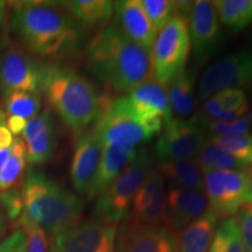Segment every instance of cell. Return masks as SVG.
Wrapping results in <instances>:
<instances>
[{"label": "cell", "mask_w": 252, "mask_h": 252, "mask_svg": "<svg viewBox=\"0 0 252 252\" xmlns=\"http://www.w3.org/2000/svg\"><path fill=\"white\" fill-rule=\"evenodd\" d=\"M11 7L9 26L31 54L56 61L71 58L83 47L84 30L61 2L19 1Z\"/></svg>", "instance_id": "cell-1"}, {"label": "cell", "mask_w": 252, "mask_h": 252, "mask_svg": "<svg viewBox=\"0 0 252 252\" xmlns=\"http://www.w3.org/2000/svg\"><path fill=\"white\" fill-rule=\"evenodd\" d=\"M86 62L110 97L128 94L153 76L151 53L128 39L117 25H106L91 37Z\"/></svg>", "instance_id": "cell-2"}, {"label": "cell", "mask_w": 252, "mask_h": 252, "mask_svg": "<svg viewBox=\"0 0 252 252\" xmlns=\"http://www.w3.org/2000/svg\"><path fill=\"white\" fill-rule=\"evenodd\" d=\"M41 94L64 125L77 134L97 122L110 97L77 70L60 64H45Z\"/></svg>", "instance_id": "cell-3"}, {"label": "cell", "mask_w": 252, "mask_h": 252, "mask_svg": "<svg viewBox=\"0 0 252 252\" xmlns=\"http://www.w3.org/2000/svg\"><path fill=\"white\" fill-rule=\"evenodd\" d=\"M21 193L25 215L53 237L81 222L83 201L40 169L25 172Z\"/></svg>", "instance_id": "cell-4"}, {"label": "cell", "mask_w": 252, "mask_h": 252, "mask_svg": "<svg viewBox=\"0 0 252 252\" xmlns=\"http://www.w3.org/2000/svg\"><path fill=\"white\" fill-rule=\"evenodd\" d=\"M152 169V156L147 149L139 147L124 171L97 196L93 213L94 219L116 225L122 222L127 216L133 197Z\"/></svg>", "instance_id": "cell-5"}, {"label": "cell", "mask_w": 252, "mask_h": 252, "mask_svg": "<svg viewBox=\"0 0 252 252\" xmlns=\"http://www.w3.org/2000/svg\"><path fill=\"white\" fill-rule=\"evenodd\" d=\"M190 40L188 23L175 15L159 32L152 48L153 76L158 83L168 87L187 65Z\"/></svg>", "instance_id": "cell-6"}, {"label": "cell", "mask_w": 252, "mask_h": 252, "mask_svg": "<svg viewBox=\"0 0 252 252\" xmlns=\"http://www.w3.org/2000/svg\"><path fill=\"white\" fill-rule=\"evenodd\" d=\"M203 189L208 210L219 219L231 217L245 204L252 203V182L245 171L208 172L203 174Z\"/></svg>", "instance_id": "cell-7"}, {"label": "cell", "mask_w": 252, "mask_h": 252, "mask_svg": "<svg viewBox=\"0 0 252 252\" xmlns=\"http://www.w3.org/2000/svg\"><path fill=\"white\" fill-rule=\"evenodd\" d=\"M93 127L104 147H138L154 137L153 132L133 117L126 106L124 96L109 97Z\"/></svg>", "instance_id": "cell-8"}, {"label": "cell", "mask_w": 252, "mask_h": 252, "mask_svg": "<svg viewBox=\"0 0 252 252\" xmlns=\"http://www.w3.org/2000/svg\"><path fill=\"white\" fill-rule=\"evenodd\" d=\"M229 89L252 94V52L239 50L208 65L200 76L196 96L200 100H207Z\"/></svg>", "instance_id": "cell-9"}, {"label": "cell", "mask_w": 252, "mask_h": 252, "mask_svg": "<svg viewBox=\"0 0 252 252\" xmlns=\"http://www.w3.org/2000/svg\"><path fill=\"white\" fill-rule=\"evenodd\" d=\"M206 141L204 126L198 116L184 121L172 118L163 126L154 152L159 162L194 159Z\"/></svg>", "instance_id": "cell-10"}, {"label": "cell", "mask_w": 252, "mask_h": 252, "mask_svg": "<svg viewBox=\"0 0 252 252\" xmlns=\"http://www.w3.org/2000/svg\"><path fill=\"white\" fill-rule=\"evenodd\" d=\"M45 64L17 47H7L0 54V90L2 94L13 91L41 94Z\"/></svg>", "instance_id": "cell-11"}, {"label": "cell", "mask_w": 252, "mask_h": 252, "mask_svg": "<svg viewBox=\"0 0 252 252\" xmlns=\"http://www.w3.org/2000/svg\"><path fill=\"white\" fill-rule=\"evenodd\" d=\"M117 225L93 219L80 222L53 237L60 252H115Z\"/></svg>", "instance_id": "cell-12"}, {"label": "cell", "mask_w": 252, "mask_h": 252, "mask_svg": "<svg viewBox=\"0 0 252 252\" xmlns=\"http://www.w3.org/2000/svg\"><path fill=\"white\" fill-rule=\"evenodd\" d=\"M124 96L126 106L140 124L154 134L172 119L166 87L151 80Z\"/></svg>", "instance_id": "cell-13"}, {"label": "cell", "mask_w": 252, "mask_h": 252, "mask_svg": "<svg viewBox=\"0 0 252 252\" xmlns=\"http://www.w3.org/2000/svg\"><path fill=\"white\" fill-rule=\"evenodd\" d=\"M117 230L115 252H178V235L166 225H146L130 216Z\"/></svg>", "instance_id": "cell-14"}, {"label": "cell", "mask_w": 252, "mask_h": 252, "mask_svg": "<svg viewBox=\"0 0 252 252\" xmlns=\"http://www.w3.org/2000/svg\"><path fill=\"white\" fill-rule=\"evenodd\" d=\"M188 25L195 62H206L217 52L223 36L219 15L213 2L207 0L195 1Z\"/></svg>", "instance_id": "cell-15"}, {"label": "cell", "mask_w": 252, "mask_h": 252, "mask_svg": "<svg viewBox=\"0 0 252 252\" xmlns=\"http://www.w3.org/2000/svg\"><path fill=\"white\" fill-rule=\"evenodd\" d=\"M104 146L94 127L77 135L70 165L72 187L80 194L88 195L102 161Z\"/></svg>", "instance_id": "cell-16"}, {"label": "cell", "mask_w": 252, "mask_h": 252, "mask_svg": "<svg viewBox=\"0 0 252 252\" xmlns=\"http://www.w3.org/2000/svg\"><path fill=\"white\" fill-rule=\"evenodd\" d=\"M127 214L135 222L146 225H166V193L163 176L153 168L137 191Z\"/></svg>", "instance_id": "cell-17"}, {"label": "cell", "mask_w": 252, "mask_h": 252, "mask_svg": "<svg viewBox=\"0 0 252 252\" xmlns=\"http://www.w3.org/2000/svg\"><path fill=\"white\" fill-rule=\"evenodd\" d=\"M208 200L203 191L172 187L166 195L167 226L179 235L207 213Z\"/></svg>", "instance_id": "cell-18"}, {"label": "cell", "mask_w": 252, "mask_h": 252, "mask_svg": "<svg viewBox=\"0 0 252 252\" xmlns=\"http://www.w3.org/2000/svg\"><path fill=\"white\" fill-rule=\"evenodd\" d=\"M117 27L141 48L152 52L157 32L145 13L140 0H121L113 2Z\"/></svg>", "instance_id": "cell-19"}, {"label": "cell", "mask_w": 252, "mask_h": 252, "mask_svg": "<svg viewBox=\"0 0 252 252\" xmlns=\"http://www.w3.org/2000/svg\"><path fill=\"white\" fill-rule=\"evenodd\" d=\"M138 149L139 147L134 146L104 147L102 161L87 196L94 198L102 194L132 161L138 152Z\"/></svg>", "instance_id": "cell-20"}, {"label": "cell", "mask_w": 252, "mask_h": 252, "mask_svg": "<svg viewBox=\"0 0 252 252\" xmlns=\"http://www.w3.org/2000/svg\"><path fill=\"white\" fill-rule=\"evenodd\" d=\"M61 5L83 30L106 26L113 17V2L110 0H72Z\"/></svg>", "instance_id": "cell-21"}, {"label": "cell", "mask_w": 252, "mask_h": 252, "mask_svg": "<svg viewBox=\"0 0 252 252\" xmlns=\"http://www.w3.org/2000/svg\"><path fill=\"white\" fill-rule=\"evenodd\" d=\"M195 72L185 69L169 83L168 104L172 118L187 119L193 113L196 106V93H195Z\"/></svg>", "instance_id": "cell-22"}, {"label": "cell", "mask_w": 252, "mask_h": 252, "mask_svg": "<svg viewBox=\"0 0 252 252\" xmlns=\"http://www.w3.org/2000/svg\"><path fill=\"white\" fill-rule=\"evenodd\" d=\"M219 217L208 210L178 235V252H208Z\"/></svg>", "instance_id": "cell-23"}, {"label": "cell", "mask_w": 252, "mask_h": 252, "mask_svg": "<svg viewBox=\"0 0 252 252\" xmlns=\"http://www.w3.org/2000/svg\"><path fill=\"white\" fill-rule=\"evenodd\" d=\"M158 169L173 184L185 190H203V173L196 158L182 161L158 162Z\"/></svg>", "instance_id": "cell-24"}, {"label": "cell", "mask_w": 252, "mask_h": 252, "mask_svg": "<svg viewBox=\"0 0 252 252\" xmlns=\"http://www.w3.org/2000/svg\"><path fill=\"white\" fill-rule=\"evenodd\" d=\"M212 2L220 23L235 33L252 24V0H217Z\"/></svg>", "instance_id": "cell-25"}, {"label": "cell", "mask_w": 252, "mask_h": 252, "mask_svg": "<svg viewBox=\"0 0 252 252\" xmlns=\"http://www.w3.org/2000/svg\"><path fill=\"white\" fill-rule=\"evenodd\" d=\"M26 145L21 138H14L7 161L0 169V193L18 187L26 169Z\"/></svg>", "instance_id": "cell-26"}, {"label": "cell", "mask_w": 252, "mask_h": 252, "mask_svg": "<svg viewBox=\"0 0 252 252\" xmlns=\"http://www.w3.org/2000/svg\"><path fill=\"white\" fill-rule=\"evenodd\" d=\"M196 159L203 174L212 171H220V169L245 171L248 168L244 163L238 161L231 154L208 139L200 153L197 154Z\"/></svg>", "instance_id": "cell-27"}, {"label": "cell", "mask_w": 252, "mask_h": 252, "mask_svg": "<svg viewBox=\"0 0 252 252\" xmlns=\"http://www.w3.org/2000/svg\"><path fill=\"white\" fill-rule=\"evenodd\" d=\"M26 145V159L31 166L42 165L53 159L58 150V131L55 122Z\"/></svg>", "instance_id": "cell-28"}, {"label": "cell", "mask_w": 252, "mask_h": 252, "mask_svg": "<svg viewBox=\"0 0 252 252\" xmlns=\"http://www.w3.org/2000/svg\"><path fill=\"white\" fill-rule=\"evenodd\" d=\"M4 97L6 116H15L30 121L41 111L40 94L25 93V91H13L5 94Z\"/></svg>", "instance_id": "cell-29"}, {"label": "cell", "mask_w": 252, "mask_h": 252, "mask_svg": "<svg viewBox=\"0 0 252 252\" xmlns=\"http://www.w3.org/2000/svg\"><path fill=\"white\" fill-rule=\"evenodd\" d=\"M208 252H247L234 217H226L220 223Z\"/></svg>", "instance_id": "cell-30"}, {"label": "cell", "mask_w": 252, "mask_h": 252, "mask_svg": "<svg viewBox=\"0 0 252 252\" xmlns=\"http://www.w3.org/2000/svg\"><path fill=\"white\" fill-rule=\"evenodd\" d=\"M208 140L231 154L248 168L252 166V137L250 134H212L208 137Z\"/></svg>", "instance_id": "cell-31"}, {"label": "cell", "mask_w": 252, "mask_h": 252, "mask_svg": "<svg viewBox=\"0 0 252 252\" xmlns=\"http://www.w3.org/2000/svg\"><path fill=\"white\" fill-rule=\"evenodd\" d=\"M145 13L157 33L175 17V2L169 0H140Z\"/></svg>", "instance_id": "cell-32"}, {"label": "cell", "mask_w": 252, "mask_h": 252, "mask_svg": "<svg viewBox=\"0 0 252 252\" xmlns=\"http://www.w3.org/2000/svg\"><path fill=\"white\" fill-rule=\"evenodd\" d=\"M14 226L23 230L26 235L27 252H49L48 237H47L46 231L28 219L24 213L14 223Z\"/></svg>", "instance_id": "cell-33"}, {"label": "cell", "mask_w": 252, "mask_h": 252, "mask_svg": "<svg viewBox=\"0 0 252 252\" xmlns=\"http://www.w3.org/2000/svg\"><path fill=\"white\" fill-rule=\"evenodd\" d=\"M219 106L225 112H239V113H248L249 102L247 94L244 91L229 89L222 90L216 94H214Z\"/></svg>", "instance_id": "cell-34"}, {"label": "cell", "mask_w": 252, "mask_h": 252, "mask_svg": "<svg viewBox=\"0 0 252 252\" xmlns=\"http://www.w3.org/2000/svg\"><path fill=\"white\" fill-rule=\"evenodd\" d=\"M0 209L2 210L6 219L13 223L17 222L24 213L23 193L19 186L0 193Z\"/></svg>", "instance_id": "cell-35"}, {"label": "cell", "mask_w": 252, "mask_h": 252, "mask_svg": "<svg viewBox=\"0 0 252 252\" xmlns=\"http://www.w3.org/2000/svg\"><path fill=\"white\" fill-rule=\"evenodd\" d=\"M200 117V116H198ZM201 119V118H200ZM252 121V112H248L242 118L234 122L220 123V122H202L204 128H208L214 135L223 134H244L250 127Z\"/></svg>", "instance_id": "cell-36"}, {"label": "cell", "mask_w": 252, "mask_h": 252, "mask_svg": "<svg viewBox=\"0 0 252 252\" xmlns=\"http://www.w3.org/2000/svg\"><path fill=\"white\" fill-rule=\"evenodd\" d=\"M239 236L247 252H252V203L245 204L236 214Z\"/></svg>", "instance_id": "cell-37"}, {"label": "cell", "mask_w": 252, "mask_h": 252, "mask_svg": "<svg viewBox=\"0 0 252 252\" xmlns=\"http://www.w3.org/2000/svg\"><path fill=\"white\" fill-rule=\"evenodd\" d=\"M52 123H54V117H53V113L49 109L40 112L39 115L27 122L26 127H25L23 134H21V139L24 140L25 144L30 143Z\"/></svg>", "instance_id": "cell-38"}, {"label": "cell", "mask_w": 252, "mask_h": 252, "mask_svg": "<svg viewBox=\"0 0 252 252\" xmlns=\"http://www.w3.org/2000/svg\"><path fill=\"white\" fill-rule=\"evenodd\" d=\"M0 252H27L26 235L23 230L17 229L0 242Z\"/></svg>", "instance_id": "cell-39"}, {"label": "cell", "mask_w": 252, "mask_h": 252, "mask_svg": "<svg viewBox=\"0 0 252 252\" xmlns=\"http://www.w3.org/2000/svg\"><path fill=\"white\" fill-rule=\"evenodd\" d=\"M14 137L9 132L7 125H6V115L0 109V151L11 149L13 145Z\"/></svg>", "instance_id": "cell-40"}, {"label": "cell", "mask_w": 252, "mask_h": 252, "mask_svg": "<svg viewBox=\"0 0 252 252\" xmlns=\"http://www.w3.org/2000/svg\"><path fill=\"white\" fill-rule=\"evenodd\" d=\"M27 119L15 117V116H6V125H7L9 132L15 138H18L19 135L23 134V132L26 127Z\"/></svg>", "instance_id": "cell-41"}, {"label": "cell", "mask_w": 252, "mask_h": 252, "mask_svg": "<svg viewBox=\"0 0 252 252\" xmlns=\"http://www.w3.org/2000/svg\"><path fill=\"white\" fill-rule=\"evenodd\" d=\"M8 9H9L8 2L0 0V28L4 26L6 21H7V19H9Z\"/></svg>", "instance_id": "cell-42"}, {"label": "cell", "mask_w": 252, "mask_h": 252, "mask_svg": "<svg viewBox=\"0 0 252 252\" xmlns=\"http://www.w3.org/2000/svg\"><path fill=\"white\" fill-rule=\"evenodd\" d=\"M9 46V36L7 30H2L0 28V52H2L5 48Z\"/></svg>", "instance_id": "cell-43"}, {"label": "cell", "mask_w": 252, "mask_h": 252, "mask_svg": "<svg viewBox=\"0 0 252 252\" xmlns=\"http://www.w3.org/2000/svg\"><path fill=\"white\" fill-rule=\"evenodd\" d=\"M9 154H11V149H6V150L0 151V169L4 167L6 161H7Z\"/></svg>", "instance_id": "cell-44"}, {"label": "cell", "mask_w": 252, "mask_h": 252, "mask_svg": "<svg viewBox=\"0 0 252 252\" xmlns=\"http://www.w3.org/2000/svg\"><path fill=\"white\" fill-rule=\"evenodd\" d=\"M6 226H7V222H6V217L2 213V210L0 209V236L5 232Z\"/></svg>", "instance_id": "cell-45"}, {"label": "cell", "mask_w": 252, "mask_h": 252, "mask_svg": "<svg viewBox=\"0 0 252 252\" xmlns=\"http://www.w3.org/2000/svg\"><path fill=\"white\" fill-rule=\"evenodd\" d=\"M248 174H249V176H250L251 182H252V166L249 167V169H248Z\"/></svg>", "instance_id": "cell-46"}, {"label": "cell", "mask_w": 252, "mask_h": 252, "mask_svg": "<svg viewBox=\"0 0 252 252\" xmlns=\"http://www.w3.org/2000/svg\"><path fill=\"white\" fill-rule=\"evenodd\" d=\"M50 252H60V251L55 247H53L52 245V247H50Z\"/></svg>", "instance_id": "cell-47"}, {"label": "cell", "mask_w": 252, "mask_h": 252, "mask_svg": "<svg viewBox=\"0 0 252 252\" xmlns=\"http://www.w3.org/2000/svg\"><path fill=\"white\" fill-rule=\"evenodd\" d=\"M251 122H252V121H251Z\"/></svg>", "instance_id": "cell-48"}]
</instances>
